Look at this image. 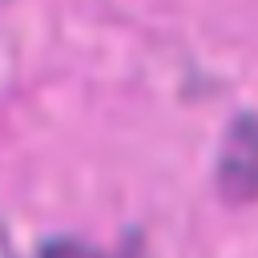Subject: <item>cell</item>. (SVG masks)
<instances>
[{"instance_id": "cell-2", "label": "cell", "mask_w": 258, "mask_h": 258, "mask_svg": "<svg viewBox=\"0 0 258 258\" xmlns=\"http://www.w3.org/2000/svg\"><path fill=\"white\" fill-rule=\"evenodd\" d=\"M44 258H105V254H93V250H81V246H56Z\"/></svg>"}, {"instance_id": "cell-1", "label": "cell", "mask_w": 258, "mask_h": 258, "mask_svg": "<svg viewBox=\"0 0 258 258\" xmlns=\"http://www.w3.org/2000/svg\"><path fill=\"white\" fill-rule=\"evenodd\" d=\"M222 185L234 198H258V117L234 125L222 149Z\"/></svg>"}]
</instances>
